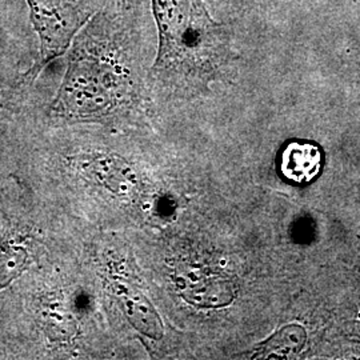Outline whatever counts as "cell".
<instances>
[{
  "label": "cell",
  "mask_w": 360,
  "mask_h": 360,
  "mask_svg": "<svg viewBox=\"0 0 360 360\" xmlns=\"http://www.w3.org/2000/svg\"><path fill=\"white\" fill-rule=\"evenodd\" d=\"M83 230H49L30 269L0 292V360L99 358L108 296L84 248Z\"/></svg>",
  "instance_id": "6da1fadb"
},
{
  "label": "cell",
  "mask_w": 360,
  "mask_h": 360,
  "mask_svg": "<svg viewBox=\"0 0 360 360\" xmlns=\"http://www.w3.org/2000/svg\"><path fill=\"white\" fill-rule=\"evenodd\" d=\"M146 7L107 0L65 53V72L51 98H43L37 84L22 101L52 126H142L154 107L151 67L144 65Z\"/></svg>",
  "instance_id": "7a4b0ae2"
},
{
  "label": "cell",
  "mask_w": 360,
  "mask_h": 360,
  "mask_svg": "<svg viewBox=\"0 0 360 360\" xmlns=\"http://www.w3.org/2000/svg\"><path fill=\"white\" fill-rule=\"evenodd\" d=\"M158 47L150 68L154 101H187L224 80L238 59L232 34L205 0H150Z\"/></svg>",
  "instance_id": "3957f363"
},
{
  "label": "cell",
  "mask_w": 360,
  "mask_h": 360,
  "mask_svg": "<svg viewBox=\"0 0 360 360\" xmlns=\"http://www.w3.org/2000/svg\"><path fill=\"white\" fill-rule=\"evenodd\" d=\"M25 3L37 37L38 53L34 63L20 75L8 94L32 90L43 72L65 56L79 31L107 0H25Z\"/></svg>",
  "instance_id": "277c9868"
},
{
  "label": "cell",
  "mask_w": 360,
  "mask_h": 360,
  "mask_svg": "<svg viewBox=\"0 0 360 360\" xmlns=\"http://www.w3.org/2000/svg\"><path fill=\"white\" fill-rule=\"evenodd\" d=\"M10 224L0 238V292L20 278L46 245L49 230L20 207L6 205Z\"/></svg>",
  "instance_id": "5b68a950"
},
{
  "label": "cell",
  "mask_w": 360,
  "mask_h": 360,
  "mask_svg": "<svg viewBox=\"0 0 360 360\" xmlns=\"http://www.w3.org/2000/svg\"><path fill=\"white\" fill-rule=\"evenodd\" d=\"M322 168V150L315 143L292 141L287 143L281 153V175L294 184L314 181L321 175Z\"/></svg>",
  "instance_id": "8992f818"
},
{
  "label": "cell",
  "mask_w": 360,
  "mask_h": 360,
  "mask_svg": "<svg viewBox=\"0 0 360 360\" xmlns=\"http://www.w3.org/2000/svg\"><path fill=\"white\" fill-rule=\"evenodd\" d=\"M306 342V333L299 326H288L257 352V358H291L302 351Z\"/></svg>",
  "instance_id": "52a82bcc"
},
{
  "label": "cell",
  "mask_w": 360,
  "mask_h": 360,
  "mask_svg": "<svg viewBox=\"0 0 360 360\" xmlns=\"http://www.w3.org/2000/svg\"><path fill=\"white\" fill-rule=\"evenodd\" d=\"M1 32L3 31L0 28V92L8 90L13 86L23 68L26 58V53L16 51Z\"/></svg>",
  "instance_id": "ba28073f"
},
{
  "label": "cell",
  "mask_w": 360,
  "mask_h": 360,
  "mask_svg": "<svg viewBox=\"0 0 360 360\" xmlns=\"http://www.w3.org/2000/svg\"><path fill=\"white\" fill-rule=\"evenodd\" d=\"M8 224H10V217H8L7 211L3 207H0V238L8 229Z\"/></svg>",
  "instance_id": "9c48e42d"
},
{
  "label": "cell",
  "mask_w": 360,
  "mask_h": 360,
  "mask_svg": "<svg viewBox=\"0 0 360 360\" xmlns=\"http://www.w3.org/2000/svg\"><path fill=\"white\" fill-rule=\"evenodd\" d=\"M115 1L127 7H142V6H147L148 0H115Z\"/></svg>",
  "instance_id": "30bf717a"
},
{
  "label": "cell",
  "mask_w": 360,
  "mask_h": 360,
  "mask_svg": "<svg viewBox=\"0 0 360 360\" xmlns=\"http://www.w3.org/2000/svg\"><path fill=\"white\" fill-rule=\"evenodd\" d=\"M1 102H3V99H1V96H0V104H1Z\"/></svg>",
  "instance_id": "8fae6325"
}]
</instances>
